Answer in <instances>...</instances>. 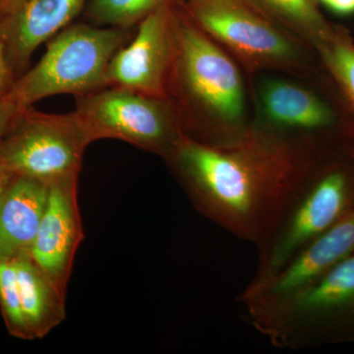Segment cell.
<instances>
[{
	"mask_svg": "<svg viewBox=\"0 0 354 354\" xmlns=\"http://www.w3.org/2000/svg\"><path fill=\"white\" fill-rule=\"evenodd\" d=\"M354 252V211L317 237L271 278L241 295L251 318L304 290Z\"/></svg>",
	"mask_w": 354,
	"mask_h": 354,
	"instance_id": "10",
	"label": "cell"
},
{
	"mask_svg": "<svg viewBox=\"0 0 354 354\" xmlns=\"http://www.w3.org/2000/svg\"><path fill=\"white\" fill-rule=\"evenodd\" d=\"M330 10L339 14H351L354 12V0H317Z\"/></svg>",
	"mask_w": 354,
	"mask_h": 354,
	"instance_id": "22",
	"label": "cell"
},
{
	"mask_svg": "<svg viewBox=\"0 0 354 354\" xmlns=\"http://www.w3.org/2000/svg\"><path fill=\"white\" fill-rule=\"evenodd\" d=\"M176 6L162 7L139 23L134 38L111 58L106 87L169 97L176 53Z\"/></svg>",
	"mask_w": 354,
	"mask_h": 354,
	"instance_id": "9",
	"label": "cell"
},
{
	"mask_svg": "<svg viewBox=\"0 0 354 354\" xmlns=\"http://www.w3.org/2000/svg\"><path fill=\"white\" fill-rule=\"evenodd\" d=\"M13 259L30 339H43L64 322L66 295L44 274L30 252L20 254Z\"/></svg>",
	"mask_w": 354,
	"mask_h": 354,
	"instance_id": "14",
	"label": "cell"
},
{
	"mask_svg": "<svg viewBox=\"0 0 354 354\" xmlns=\"http://www.w3.org/2000/svg\"><path fill=\"white\" fill-rule=\"evenodd\" d=\"M184 7L209 38L252 65L286 68L299 62L295 44L244 0H186Z\"/></svg>",
	"mask_w": 354,
	"mask_h": 354,
	"instance_id": "8",
	"label": "cell"
},
{
	"mask_svg": "<svg viewBox=\"0 0 354 354\" xmlns=\"http://www.w3.org/2000/svg\"><path fill=\"white\" fill-rule=\"evenodd\" d=\"M174 28L176 53L171 86H176L186 106L227 124H239L245 95L234 62L193 22L184 4L174 7Z\"/></svg>",
	"mask_w": 354,
	"mask_h": 354,
	"instance_id": "5",
	"label": "cell"
},
{
	"mask_svg": "<svg viewBox=\"0 0 354 354\" xmlns=\"http://www.w3.org/2000/svg\"><path fill=\"white\" fill-rule=\"evenodd\" d=\"M78 181L75 176L50 184L46 211L30 250L37 265L64 295L84 239Z\"/></svg>",
	"mask_w": 354,
	"mask_h": 354,
	"instance_id": "11",
	"label": "cell"
},
{
	"mask_svg": "<svg viewBox=\"0 0 354 354\" xmlns=\"http://www.w3.org/2000/svg\"><path fill=\"white\" fill-rule=\"evenodd\" d=\"M255 10L274 24L290 28L293 32L308 37L316 44L332 34L317 0H244Z\"/></svg>",
	"mask_w": 354,
	"mask_h": 354,
	"instance_id": "16",
	"label": "cell"
},
{
	"mask_svg": "<svg viewBox=\"0 0 354 354\" xmlns=\"http://www.w3.org/2000/svg\"><path fill=\"white\" fill-rule=\"evenodd\" d=\"M0 311L9 334L31 341L23 314L13 258L0 257Z\"/></svg>",
	"mask_w": 354,
	"mask_h": 354,
	"instance_id": "18",
	"label": "cell"
},
{
	"mask_svg": "<svg viewBox=\"0 0 354 354\" xmlns=\"http://www.w3.org/2000/svg\"><path fill=\"white\" fill-rule=\"evenodd\" d=\"M165 158L195 207L246 241H264L308 184L290 151L254 137L218 145L183 134Z\"/></svg>",
	"mask_w": 354,
	"mask_h": 354,
	"instance_id": "1",
	"label": "cell"
},
{
	"mask_svg": "<svg viewBox=\"0 0 354 354\" xmlns=\"http://www.w3.org/2000/svg\"><path fill=\"white\" fill-rule=\"evenodd\" d=\"M129 39V29L69 25L48 41L41 60L16 79L6 99L25 109L51 95H82L106 88L109 62Z\"/></svg>",
	"mask_w": 354,
	"mask_h": 354,
	"instance_id": "2",
	"label": "cell"
},
{
	"mask_svg": "<svg viewBox=\"0 0 354 354\" xmlns=\"http://www.w3.org/2000/svg\"><path fill=\"white\" fill-rule=\"evenodd\" d=\"M353 211L354 184L346 171L333 169L307 184L263 241L259 269L251 285L271 278L302 249Z\"/></svg>",
	"mask_w": 354,
	"mask_h": 354,
	"instance_id": "7",
	"label": "cell"
},
{
	"mask_svg": "<svg viewBox=\"0 0 354 354\" xmlns=\"http://www.w3.org/2000/svg\"><path fill=\"white\" fill-rule=\"evenodd\" d=\"M25 2L26 0H0V20L15 12Z\"/></svg>",
	"mask_w": 354,
	"mask_h": 354,
	"instance_id": "23",
	"label": "cell"
},
{
	"mask_svg": "<svg viewBox=\"0 0 354 354\" xmlns=\"http://www.w3.org/2000/svg\"><path fill=\"white\" fill-rule=\"evenodd\" d=\"M186 0H88L87 19L102 27L130 29L147 16L167 6H181Z\"/></svg>",
	"mask_w": 354,
	"mask_h": 354,
	"instance_id": "17",
	"label": "cell"
},
{
	"mask_svg": "<svg viewBox=\"0 0 354 354\" xmlns=\"http://www.w3.org/2000/svg\"><path fill=\"white\" fill-rule=\"evenodd\" d=\"M252 320L283 346L353 342L354 252L315 283Z\"/></svg>",
	"mask_w": 354,
	"mask_h": 354,
	"instance_id": "3",
	"label": "cell"
},
{
	"mask_svg": "<svg viewBox=\"0 0 354 354\" xmlns=\"http://www.w3.org/2000/svg\"><path fill=\"white\" fill-rule=\"evenodd\" d=\"M16 79L17 77L9 65L3 44L0 39V100L6 99V95L12 88Z\"/></svg>",
	"mask_w": 354,
	"mask_h": 354,
	"instance_id": "20",
	"label": "cell"
},
{
	"mask_svg": "<svg viewBox=\"0 0 354 354\" xmlns=\"http://www.w3.org/2000/svg\"><path fill=\"white\" fill-rule=\"evenodd\" d=\"M17 109V106L9 102L8 100H0V143H1L2 138L6 135Z\"/></svg>",
	"mask_w": 354,
	"mask_h": 354,
	"instance_id": "21",
	"label": "cell"
},
{
	"mask_svg": "<svg viewBox=\"0 0 354 354\" xmlns=\"http://www.w3.org/2000/svg\"><path fill=\"white\" fill-rule=\"evenodd\" d=\"M88 0H26L0 20V39L16 77L24 73L32 53L71 24Z\"/></svg>",
	"mask_w": 354,
	"mask_h": 354,
	"instance_id": "12",
	"label": "cell"
},
{
	"mask_svg": "<svg viewBox=\"0 0 354 354\" xmlns=\"http://www.w3.org/2000/svg\"><path fill=\"white\" fill-rule=\"evenodd\" d=\"M76 113L93 141L115 139L167 157L184 134L181 116L169 97L106 87L77 95Z\"/></svg>",
	"mask_w": 354,
	"mask_h": 354,
	"instance_id": "6",
	"label": "cell"
},
{
	"mask_svg": "<svg viewBox=\"0 0 354 354\" xmlns=\"http://www.w3.org/2000/svg\"><path fill=\"white\" fill-rule=\"evenodd\" d=\"M317 44L333 75L354 104V44L334 32Z\"/></svg>",
	"mask_w": 354,
	"mask_h": 354,
	"instance_id": "19",
	"label": "cell"
},
{
	"mask_svg": "<svg viewBox=\"0 0 354 354\" xmlns=\"http://www.w3.org/2000/svg\"><path fill=\"white\" fill-rule=\"evenodd\" d=\"M93 142L75 111L53 114L18 109L0 143V167L12 176L57 183L79 176Z\"/></svg>",
	"mask_w": 354,
	"mask_h": 354,
	"instance_id": "4",
	"label": "cell"
},
{
	"mask_svg": "<svg viewBox=\"0 0 354 354\" xmlns=\"http://www.w3.org/2000/svg\"><path fill=\"white\" fill-rule=\"evenodd\" d=\"M261 108L267 120L277 127L295 131H314L329 127L334 114L313 93L283 80H270L263 85Z\"/></svg>",
	"mask_w": 354,
	"mask_h": 354,
	"instance_id": "15",
	"label": "cell"
},
{
	"mask_svg": "<svg viewBox=\"0 0 354 354\" xmlns=\"http://www.w3.org/2000/svg\"><path fill=\"white\" fill-rule=\"evenodd\" d=\"M12 174H9L8 171H6V169L0 167V194H1L2 191L6 188L9 181H10V179L12 178Z\"/></svg>",
	"mask_w": 354,
	"mask_h": 354,
	"instance_id": "24",
	"label": "cell"
},
{
	"mask_svg": "<svg viewBox=\"0 0 354 354\" xmlns=\"http://www.w3.org/2000/svg\"><path fill=\"white\" fill-rule=\"evenodd\" d=\"M50 195V184L13 176L0 194V257L30 252Z\"/></svg>",
	"mask_w": 354,
	"mask_h": 354,
	"instance_id": "13",
	"label": "cell"
}]
</instances>
